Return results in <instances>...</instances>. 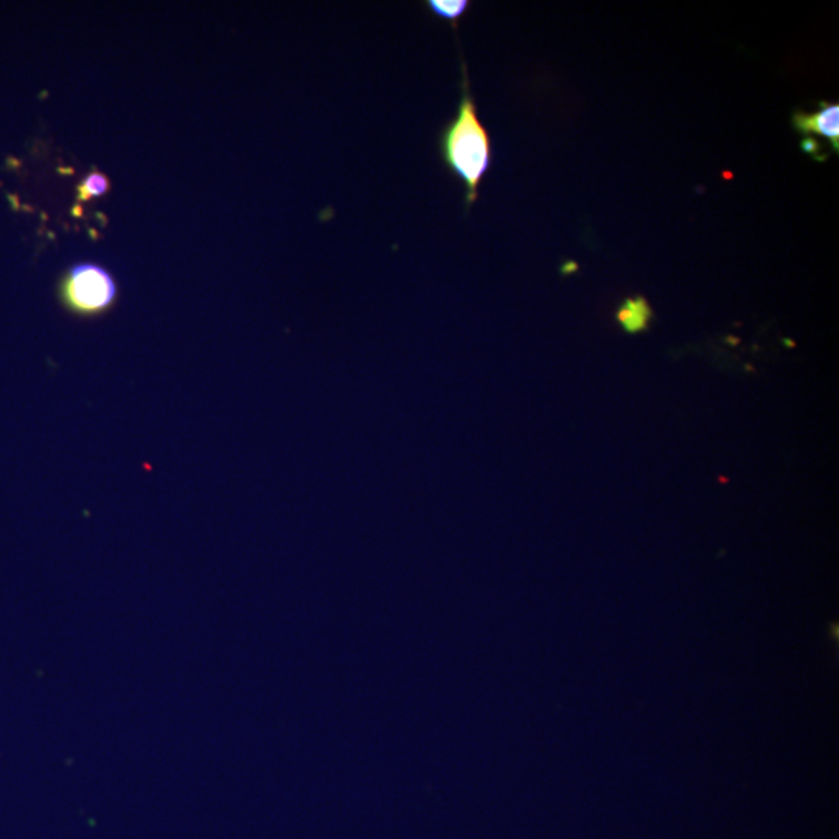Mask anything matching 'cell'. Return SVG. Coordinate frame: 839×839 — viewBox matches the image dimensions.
Segmentation results:
<instances>
[{
	"mask_svg": "<svg viewBox=\"0 0 839 839\" xmlns=\"http://www.w3.org/2000/svg\"><path fill=\"white\" fill-rule=\"evenodd\" d=\"M462 98L456 115L440 131V159L448 170L465 185V204L470 209L479 195V185L491 165V139L477 114L476 101L470 91L467 66L462 64Z\"/></svg>",
	"mask_w": 839,
	"mask_h": 839,
	"instance_id": "cell-1",
	"label": "cell"
},
{
	"mask_svg": "<svg viewBox=\"0 0 839 839\" xmlns=\"http://www.w3.org/2000/svg\"><path fill=\"white\" fill-rule=\"evenodd\" d=\"M58 297L70 314L92 319L114 308L119 299V286L105 268L81 263L64 274L58 285Z\"/></svg>",
	"mask_w": 839,
	"mask_h": 839,
	"instance_id": "cell-2",
	"label": "cell"
},
{
	"mask_svg": "<svg viewBox=\"0 0 839 839\" xmlns=\"http://www.w3.org/2000/svg\"><path fill=\"white\" fill-rule=\"evenodd\" d=\"M794 128L802 134H818L832 142L835 153L839 148V106L838 103H821L815 114L796 112L793 117Z\"/></svg>",
	"mask_w": 839,
	"mask_h": 839,
	"instance_id": "cell-3",
	"label": "cell"
},
{
	"mask_svg": "<svg viewBox=\"0 0 839 839\" xmlns=\"http://www.w3.org/2000/svg\"><path fill=\"white\" fill-rule=\"evenodd\" d=\"M650 319H652V308L644 297L627 299L617 310V322L631 335L647 330Z\"/></svg>",
	"mask_w": 839,
	"mask_h": 839,
	"instance_id": "cell-4",
	"label": "cell"
},
{
	"mask_svg": "<svg viewBox=\"0 0 839 839\" xmlns=\"http://www.w3.org/2000/svg\"><path fill=\"white\" fill-rule=\"evenodd\" d=\"M425 5L436 18L450 22L454 30H457V25L467 13L470 2L468 0H428Z\"/></svg>",
	"mask_w": 839,
	"mask_h": 839,
	"instance_id": "cell-5",
	"label": "cell"
},
{
	"mask_svg": "<svg viewBox=\"0 0 839 839\" xmlns=\"http://www.w3.org/2000/svg\"><path fill=\"white\" fill-rule=\"evenodd\" d=\"M109 182L108 179L105 178L103 175H98V173H92L86 178L84 181L83 187L80 188L81 196L84 199L89 198V196H100L103 193L108 192Z\"/></svg>",
	"mask_w": 839,
	"mask_h": 839,
	"instance_id": "cell-6",
	"label": "cell"
}]
</instances>
